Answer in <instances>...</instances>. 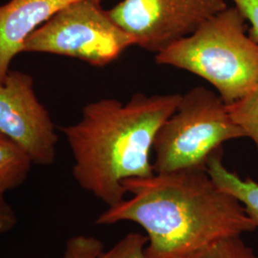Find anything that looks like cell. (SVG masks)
Instances as JSON below:
<instances>
[{"mask_svg": "<svg viewBox=\"0 0 258 258\" xmlns=\"http://www.w3.org/2000/svg\"><path fill=\"white\" fill-rule=\"evenodd\" d=\"M129 199L96 223L133 222L148 237V258H184L219 240L255 231L243 205L214 183L207 169L154 173L123 182Z\"/></svg>", "mask_w": 258, "mask_h": 258, "instance_id": "1", "label": "cell"}, {"mask_svg": "<svg viewBox=\"0 0 258 258\" xmlns=\"http://www.w3.org/2000/svg\"><path fill=\"white\" fill-rule=\"evenodd\" d=\"M181 97L136 93L126 102L103 99L86 104L81 120L61 127L74 156L78 184L112 207L127 194L125 180L153 175L150 152L157 131Z\"/></svg>", "mask_w": 258, "mask_h": 258, "instance_id": "2", "label": "cell"}, {"mask_svg": "<svg viewBox=\"0 0 258 258\" xmlns=\"http://www.w3.org/2000/svg\"><path fill=\"white\" fill-rule=\"evenodd\" d=\"M246 21L235 6L228 7L156 54L155 62L202 78L228 105L237 102L258 83V43Z\"/></svg>", "mask_w": 258, "mask_h": 258, "instance_id": "3", "label": "cell"}, {"mask_svg": "<svg viewBox=\"0 0 258 258\" xmlns=\"http://www.w3.org/2000/svg\"><path fill=\"white\" fill-rule=\"evenodd\" d=\"M245 134L217 93L196 86L182 95L173 114L157 131L152 150L155 173L207 169L210 158Z\"/></svg>", "mask_w": 258, "mask_h": 258, "instance_id": "4", "label": "cell"}, {"mask_svg": "<svg viewBox=\"0 0 258 258\" xmlns=\"http://www.w3.org/2000/svg\"><path fill=\"white\" fill-rule=\"evenodd\" d=\"M135 40L119 27L101 3L81 0L58 11L25 40L22 52L64 55L103 67Z\"/></svg>", "mask_w": 258, "mask_h": 258, "instance_id": "5", "label": "cell"}, {"mask_svg": "<svg viewBox=\"0 0 258 258\" xmlns=\"http://www.w3.org/2000/svg\"><path fill=\"white\" fill-rule=\"evenodd\" d=\"M226 8V0H122L107 14L136 46L156 55Z\"/></svg>", "mask_w": 258, "mask_h": 258, "instance_id": "6", "label": "cell"}, {"mask_svg": "<svg viewBox=\"0 0 258 258\" xmlns=\"http://www.w3.org/2000/svg\"><path fill=\"white\" fill-rule=\"evenodd\" d=\"M0 132L33 163L55 162L57 135L46 108L37 100L30 75L11 71L0 83Z\"/></svg>", "mask_w": 258, "mask_h": 258, "instance_id": "7", "label": "cell"}, {"mask_svg": "<svg viewBox=\"0 0 258 258\" xmlns=\"http://www.w3.org/2000/svg\"><path fill=\"white\" fill-rule=\"evenodd\" d=\"M78 1L81 0H10L0 5V83L27 37L58 11Z\"/></svg>", "mask_w": 258, "mask_h": 258, "instance_id": "8", "label": "cell"}, {"mask_svg": "<svg viewBox=\"0 0 258 258\" xmlns=\"http://www.w3.org/2000/svg\"><path fill=\"white\" fill-rule=\"evenodd\" d=\"M207 171L214 183L231 194L243 205L249 219L258 228V184L250 178H241L229 170L223 163V150L212 155L207 164Z\"/></svg>", "mask_w": 258, "mask_h": 258, "instance_id": "9", "label": "cell"}, {"mask_svg": "<svg viewBox=\"0 0 258 258\" xmlns=\"http://www.w3.org/2000/svg\"><path fill=\"white\" fill-rule=\"evenodd\" d=\"M33 162L9 139H0V194L14 189L26 180Z\"/></svg>", "mask_w": 258, "mask_h": 258, "instance_id": "10", "label": "cell"}, {"mask_svg": "<svg viewBox=\"0 0 258 258\" xmlns=\"http://www.w3.org/2000/svg\"><path fill=\"white\" fill-rule=\"evenodd\" d=\"M228 106L232 120L243 130L245 137L253 142L258 151V83L245 97Z\"/></svg>", "mask_w": 258, "mask_h": 258, "instance_id": "11", "label": "cell"}, {"mask_svg": "<svg viewBox=\"0 0 258 258\" xmlns=\"http://www.w3.org/2000/svg\"><path fill=\"white\" fill-rule=\"evenodd\" d=\"M184 258H258L241 236L219 240Z\"/></svg>", "mask_w": 258, "mask_h": 258, "instance_id": "12", "label": "cell"}, {"mask_svg": "<svg viewBox=\"0 0 258 258\" xmlns=\"http://www.w3.org/2000/svg\"><path fill=\"white\" fill-rule=\"evenodd\" d=\"M148 243L147 234L131 232L109 250L103 251L101 258H148L146 253Z\"/></svg>", "mask_w": 258, "mask_h": 258, "instance_id": "13", "label": "cell"}, {"mask_svg": "<svg viewBox=\"0 0 258 258\" xmlns=\"http://www.w3.org/2000/svg\"><path fill=\"white\" fill-rule=\"evenodd\" d=\"M103 251L101 240L94 236L77 235L68 240L61 258H101Z\"/></svg>", "mask_w": 258, "mask_h": 258, "instance_id": "14", "label": "cell"}, {"mask_svg": "<svg viewBox=\"0 0 258 258\" xmlns=\"http://www.w3.org/2000/svg\"><path fill=\"white\" fill-rule=\"evenodd\" d=\"M233 2L250 24L248 29L249 37L258 43V0H233Z\"/></svg>", "mask_w": 258, "mask_h": 258, "instance_id": "15", "label": "cell"}, {"mask_svg": "<svg viewBox=\"0 0 258 258\" xmlns=\"http://www.w3.org/2000/svg\"><path fill=\"white\" fill-rule=\"evenodd\" d=\"M17 215L12 207L4 199V194H0V233L11 231L17 224Z\"/></svg>", "mask_w": 258, "mask_h": 258, "instance_id": "16", "label": "cell"}, {"mask_svg": "<svg viewBox=\"0 0 258 258\" xmlns=\"http://www.w3.org/2000/svg\"><path fill=\"white\" fill-rule=\"evenodd\" d=\"M0 139H6V137H5V136H4V135H3L1 132H0Z\"/></svg>", "mask_w": 258, "mask_h": 258, "instance_id": "17", "label": "cell"}]
</instances>
